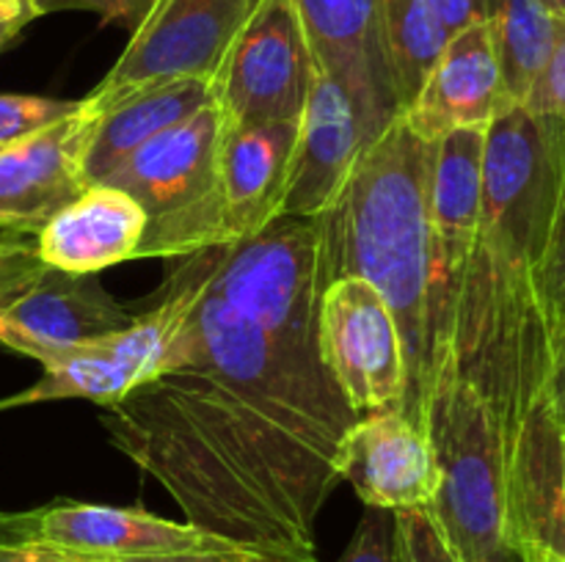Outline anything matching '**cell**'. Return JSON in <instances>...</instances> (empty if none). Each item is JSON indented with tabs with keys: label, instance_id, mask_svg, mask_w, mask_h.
Masks as SVG:
<instances>
[{
	"label": "cell",
	"instance_id": "f1b7e54d",
	"mask_svg": "<svg viewBox=\"0 0 565 562\" xmlns=\"http://www.w3.org/2000/svg\"><path fill=\"white\" fill-rule=\"evenodd\" d=\"M397 543L401 562H458L447 543L441 540L434 518L425 507L417 510H397Z\"/></svg>",
	"mask_w": 565,
	"mask_h": 562
},
{
	"label": "cell",
	"instance_id": "2e32d148",
	"mask_svg": "<svg viewBox=\"0 0 565 562\" xmlns=\"http://www.w3.org/2000/svg\"><path fill=\"white\" fill-rule=\"evenodd\" d=\"M508 108L500 64L483 20L447 39L439 61L401 119L423 141H439L447 132L489 127Z\"/></svg>",
	"mask_w": 565,
	"mask_h": 562
},
{
	"label": "cell",
	"instance_id": "836d02e7",
	"mask_svg": "<svg viewBox=\"0 0 565 562\" xmlns=\"http://www.w3.org/2000/svg\"><path fill=\"white\" fill-rule=\"evenodd\" d=\"M550 397L561 417H565V331L555 339V369H552Z\"/></svg>",
	"mask_w": 565,
	"mask_h": 562
},
{
	"label": "cell",
	"instance_id": "f546056e",
	"mask_svg": "<svg viewBox=\"0 0 565 562\" xmlns=\"http://www.w3.org/2000/svg\"><path fill=\"white\" fill-rule=\"evenodd\" d=\"M152 3L154 0H31L36 17L53 14V11H92L103 22H119L130 31H136Z\"/></svg>",
	"mask_w": 565,
	"mask_h": 562
},
{
	"label": "cell",
	"instance_id": "484cf974",
	"mask_svg": "<svg viewBox=\"0 0 565 562\" xmlns=\"http://www.w3.org/2000/svg\"><path fill=\"white\" fill-rule=\"evenodd\" d=\"M77 102L31 94H0V149L75 114Z\"/></svg>",
	"mask_w": 565,
	"mask_h": 562
},
{
	"label": "cell",
	"instance_id": "7c38bea8",
	"mask_svg": "<svg viewBox=\"0 0 565 562\" xmlns=\"http://www.w3.org/2000/svg\"><path fill=\"white\" fill-rule=\"evenodd\" d=\"M296 6L318 69L351 94L370 136H381L401 116L381 0H296Z\"/></svg>",
	"mask_w": 565,
	"mask_h": 562
},
{
	"label": "cell",
	"instance_id": "8d00e7d4",
	"mask_svg": "<svg viewBox=\"0 0 565 562\" xmlns=\"http://www.w3.org/2000/svg\"><path fill=\"white\" fill-rule=\"evenodd\" d=\"M516 556H519V562H565V560H561V556L550 554V551L535 549V545H519Z\"/></svg>",
	"mask_w": 565,
	"mask_h": 562
},
{
	"label": "cell",
	"instance_id": "d4e9b609",
	"mask_svg": "<svg viewBox=\"0 0 565 562\" xmlns=\"http://www.w3.org/2000/svg\"><path fill=\"white\" fill-rule=\"evenodd\" d=\"M50 270L53 268L39 259L36 231L0 226V309L36 287Z\"/></svg>",
	"mask_w": 565,
	"mask_h": 562
},
{
	"label": "cell",
	"instance_id": "277c9868",
	"mask_svg": "<svg viewBox=\"0 0 565 562\" xmlns=\"http://www.w3.org/2000/svg\"><path fill=\"white\" fill-rule=\"evenodd\" d=\"M425 435L439 466L428 516L458 562H519L508 521V463L489 402L458 375L447 347L425 406Z\"/></svg>",
	"mask_w": 565,
	"mask_h": 562
},
{
	"label": "cell",
	"instance_id": "4dcf8cb0",
	"mask_svg": "<svg viewBox=\"0 0 565 562\" xmlns=\"http://www.w3.org/2000/svg\"><path fill=\"white\" fill-rule=\"evenodd\" d=\"M121 562H318V556L281 554V551L248 549V545H226V549L180 551V554L138 556V560H121Z\"/></svg>",
	"mask_w": 565,
	"mask_h": 562
},
{
	"label": "cell",
	"instance_id": "44dd1931",
	"mask_svg": "<svg viewBox=\"0 0 565 562\" xmlns=\"http://www.w3.org/2000/svg\"><path fill=\"white\" fill-rule=\"evenodd\" d=\"M483 163L486 127L447 132L434 143L430 169V218H434L436 253L447 295V331H450L452 301L463 264L475 246L483 207Z\"/></svg>",
	"mask_w": 565,
	"mask_h": 562
},
{
	"label": "cell",
	"instance_id": "9a60e30c",
	"mask_svg": "<svg viewBox=\"0 0 565 562\" xmlns=\"http://www.w3.org/2000/svg\"><path fill=\"white\" fill-rule=\"evenodd\" d=\"M92 119L75 114L0 149V226L39 231L86 191L83 149Z\"/></svg>",
	"mask_w": 565,
	"mask_h": 562
},
{
	"label": "cell",
	"instance_id": "ab89813d",
	"mask_svg": "<svg viewBox=\"0 0 565 562\" xmlns=\"http://www.w3.org/2000/svg\"><path fill=\"white\" fill-rule=\"evenodd\" d=\"M563 424H565V417H563Z\"/></svg>",
	"mask_w": 565,
	"mask_h": 562
},
{
	"label": "cell",
	"instance_id": "603a6c76",
	"mask_svg": "<svg viewBox=\"0 0 565 562\" xmlns=\"http://www.w3.org/2000/svg\"><path fill=\"white\" fill-rule=\"evenodd\" d=\"M486 25L508 105L516 108L527 102L535 83L544 75L557 39L565 31V17L546 9L541 0H489Z\"/></svg>",
	"mask_w": 565,
	"mask_h": 562
},
{
	"label": "cell",
	"instance_id": "ac0fdd59",
	"mask_svg": "<svg viewBox=\"0 0 565 562\" xmlns=\"http://www.w3.org/2000/svg\"><path fill=\"white\" fill-rule=\"evenodd\" d=\"M508 521L513 549L565 560V424L552 400L530 413L508 452Z\"/></svg>",
	"mask_w": 565,
	"mask_h": 562
},
{
	"label": "cell",
	"instance_id": "d6986e66",
	"mask_svg": "<svg viewBox=\"0 0 565 562\" xmlns=\"http://www.w3.org/2000/svg\"><path fill=\"white\" fill-rule=\"evenodd\" d=\"M298 121L224 130L221 138V235L224 242L257 235L281 215L290 185Z\"/></svg>",
	"mask_w": 565,
	"mask_h": 562
},
{
	"label": "cell",
	"instance_id": "8fae6325",
	"mask_svg": "<svg viewBox=\"0 0 565 562\" xmlns=\"http://www.w3.org/2000/svg\"><path fill=\"white\" fill-rule=\"evenodd\" d=\"M320 361L356 413L401 408L406 353L390 303L364 279L326 287L318 323Z\"/></svg>",
	"mask_w": 565,
	"mask_h": 562
},
{
	"label": "cell",
	"instance_id": "ba28073f",
	"mask_svg": "<svg viewBox=\"0 0 565 562\" xmlns=\"http://www.w3.org/2000/svg\"><path fill=\"white\" fill-rule=\"evenodd\" d=\"M318 72L296 0H257L210 80L224 130L301 119Z\"/></svg>",
	"mask_w": 565,
	"mask_h": 562
},
{
	"label": "cell",
	"instance_id": "4fadbf2b",
	"mask_svg": "<svg viewBox=\"0 0 565 562\" xmlns=\"http://www.w3.org/2000/svg\"><path fill=\"white\" fill-rule=\"evenodd\" d=\"M132 320L136 314L94 273L53 268L36 287L0 309V345L47 364L72 347L130 328Z\"/></svg>",
	"mask_w": 565,
	"mask_h": 562
},
{
	"label": "cell",
	"instance_id": "3957f363",
	"mask_svg": "<svg viewBox=\"0 0 565 562\" xmlns=\"http://www.w3.org/2000/svg\"><path fill=\"white\" fill-rule=\"evenodd\" d=\"M434 143L397 116L359 154L340 196L320 215L323 279H364L384 295L406 353L401 411L423 428L447 347V295L430 218Z\"/></svg>",
	"mask_w": 565,
	"mask_h": 562
},
{
	"label": "cell",
	"instance_id": "4316f807",
	"mask_svg": "<svg viewBox=\"0 0 565 562\" xmlns=\"http://www.w3.org/2000/svg\"><path fill=\"white\" fill-rule=\"evenodd\" d=\"M541 298H544V312L552 328V345H555L557 336L565 331V185L544 264H541Z\"/></svg>",
	"mask_w": 565,
	"mask_h": 562
},
{
	"label": "cell",
	"instance_id": "5b68a950",
	"mask_svg": "<svg viewBox=\"0 0 565 562\" xmlns=\"http://www.w3.org/2000/svg\"><path fill=\"white\" fill-rule=\"evenodd\" d=\"M188 257L202 268L210 295L279 347L320 361L318 323L326 292L320 218L279 215L257 235Z\"/></svg>",
	"mask_w": 565,
	"mask_h": 562
},
{
	"label": "cell",
	"instance_id": "30bf717a",
	"mask_svg": "<svg viewBox=\"0 0 565 562\" xmlns=\"http://www.w3.org/2000/svg\"><path fill=\"white\" fill-rule=\"evenodd\" d=\"M226 545L237 543L143 507L53 501L31 510H0V549L36 551L66 562H121Z\"/></svg>",
	"mask_w": 565,
	"mask_h": 562
},
{
	"label": "cell",
	"instance_id": "9c48e42d",
	"mask_svg": "<svg viewBox=\"0 0 565 562\" xmlns=\"http://www.w3.org/2000/svg\"><path fill=\"white\" fill-rule=\"evenodd\" d=\"M257 0H154L119 61L81 99L97 119L132 94L174 80H213L226 47Z\"/></svg>",
	"mask_w": 565,
	"mask_h": 562
},
{
	"label": "cell",
	"instance_id": "7402d4cb",
	"mask_svg": "<svg viewBox=\"0 0 565 562\" xmlns=\"http://www.w3.org/2000/svg\"><path fill=\"white\" fill-rule=\"evenodd\" d=\"M207 102H213L207 80H174L132 94L125 102L92 119L81 160L86 185L108 180L136 149L196 116Z\"/></svg>",
	"mask_w": 565,
	"mask_h": 562
},
{
	"label": "cell",
	"instance_id": "d590c367",
	"mask_svg": "<svg viewBox=\"0 0 565 562\" xmlns=\"http://www.w3.org/2000/svg\"><path fill=\"white\" fill-rule=\"evenodd\" d=\"M0 562H66L58 556L36 554V551H20V549H0Z\"/></svg>",
	"mask_w": 565,
	"mask_h": 562
},
{
	"label": "cell",
	"instance_id": "6da1fadb",
	"mask_svg": "<svg viewBox=\"0 0 565 562\" xmlns=\"http://www.w3.org/2000/svg\"><path fill=\"white\" fill-rule=\"evenodd\" d=\"M110 444L158 479L188 523L248 549L315 556L359 413L323 361L202 298L154 378L103 408Z\"/></svg>",
	"mask_w": 565,
	"mask_h": 562
},
{
	"label": "cell",
	"instance_id": "5bb4252c",
	"mask_svg": "<svg viewBox=\"0 0 565 562\" xmlns=\"http://www.w3.org/2000/svg\"><path fill=\"white\" fill-rule=\"evenodd\" d=\"M340 479L351 483L364 507H430L439 488L434 446L401 408L359 413L340 446Z\"/></svg>",
	"mask_w": 565,
	"mask_h": 562
},
{
	"label": "cell",
	"instance_id": "8992f818",
	"mask_svg": "<svg viewBox=\"0 0 565 562\" xmlns=\"http://www.w3.org/2000/svg\"><path fill=\"white\" fill-rule=\"evenodd\" d=\"M221 138L224 119L215 102L160 132L130 154L105 185L136 198L147 215V231L136 259H180L210 246L221 235Z\"/></svg>",
	"mask_w": 565,
	"mask_h": 562
},
{
	"label": "cell",
	"instance_id": "7a4b0ae2",
	"mask_svg": "<svg viewBox=\"0 0 565 562\" xmlns=\"http://www.w3.org/2000/svg\"><path fill=\"white\" fill-rule=\"evenodd\" d=\"M563 185L565 119L516 105L486 127L483 207L452 301L447 347L458 375L489 402L505 463L530 413L552 400L555 345L541 264Z\"/></svg>",
	"mask_w": 565,
	"mask_h": 562
},
{
	"label": "cell",
	"instance_id": "e575fe53",
	"mask_svg": "<svg viewBox=\"0 0 565 562\" xmlns=\"http://www.w3.org/2000/svg\"><path fill=\"white\" fill-rule=\"evenodd\" d=\"M31 20H36V17H33L31 11H28V14H17V17H11V20L0 22V50H3L6 44L14 42V39L20 36L22 28H25Z\"/></svg>",
	"mask_w": 565,
	"mask_h": 562
},
{
	"label": "cell",
	"instance_id": "74e56055",
	"mask_svg": "<svg viewBox=\"0 0 565 562\" xmlns=\"http://www.w3.org/2000/svg\"><path fill=\"white\" fill-rule=\"evenodd\" d=\"M28 11L33 14L31 0H0V22L11 20V17H17V14H28Z\"/></svg>",
	"mask_w": 565,
	"mask_h": 562
},
{
	"label": "cell",
	"instance_id": "e0dca14e",
	"mask_svg": "<svg viewBox=\"0 0 565 562\" xmlns=\"http://www.w3.org/2000/svg\"><path fill=\"white\" fill-rule=\"evenodd\" d=\"M370 141L373 136L359 116L351 94L329 75L318 72L312 97L298 121L296 154L281 215L320 218L340 196L348 174Z\"/></svg>",
	"mask_w": 565,
	"mask_h": 562
},
{
	"label": "cell",
	"instance_id": "ffe728a7",
	"mask_svg": "<svg viewBox=\"0 0 565 562\" xmlns=\"http://www.w3.org/2000/svg\"><path fill=\"white\" fill-rule=\"evenodd\" d=\"M147 215L114 185H88L36 231L39 259L64 273H99L136 259Z\"/></svg>",
	"mask_w": 565,
	"mask_h": 562
},
{
	"label": "cell",
	"instance_id": "1f68e13d",
	"mask_svg": "<svg viewBox=\"0 0 565 562\" xmlns=\"http://www.w3.org/2000/svg\"><path fill=\"white\" fill-rule=\"evenodd\" d=\"M522 108L565 119V31L557 39V47L552 53L550 64H546L544 75L539 77L533 94H530Z\"/></svg>",
	"mask_w": 565,
	"mask_h": 562
},
{
	"label": "cell",
	"instance_id": "d6a6232c",
	"mask_svg": "<svg viewBox=\"0 0 565 562\" xmlns=\"http://www.w3.org/2000/svg\"><path fill=\"white\" fill-rule=\"evenodd\" d=\"M428 3L450 36L475 22H483L486 9H489V0H428Z\"/></svg>",
	"mask_w": 565,
	"mask_h": 562
},
{
	"label": "cell",
	"instance_id": "83f0119b",
	"mask_svg": "<svg viewBox=\"0 0 565 562\" xmlns=\"http://www.w3.org/2000/svg\"><path fill=\"white\" fill-rule=\"evenodd\" d=\"M337 562H401L395 512L367 507L351 543Z\"/></svg>",
	"mask_w": 565,
	"mask_h": 562
},
{
	"label": "cell",
	"instance_id": "cb8c5ba5",
	"mask_svg": "<svg viewBox=\"0 0 565 562\" xmlns=\"http://www.w3.org/2000/svg\"><path fill=\"white\" fill-rule=\"evenodd\" d=\"M381 20L386 58L403 114L439 61L450 33L445 31L428 0H381Z\"/></svg>",
	"mask_w": 565,
	"mask_h": 562
},
{
	"label": "cell",
	"instance_id": "f35d334b",
	"mask_svg": "<svg viewBox=\"0 0 565 562\" xmlns=\"http://www.w3.org/2000/svg\"><path fill=\"white\" fill-rule=\"evenodd\" d=\"M541 3H544L546 9H552V11H555V14L565 17V0H541Z\"/></svg>",
	"mask_w": 565,
	"mask_h": 562
},
{
	"label": "cell",
	"instance_id": "52a82bcc",
	"mask_svg": "<svg viewBox=\"0 0 565 562\" xmlns=\"http://www.w3.org/2000/svg\"><path fill=\"white\" fill-rule=\"evenodd\" d=\"M204 287L207 281L196 259L180 257V264L160 290L158 303L136 314L130 328L50 358L42 364V378L31 389L0 402V408L47 400H92L103 408L114 406L127 391L160 372L177 331L193 312Z\"/></svg>",
	"mask_w": 565,
	"mask_h": 562
}]
</instances>
